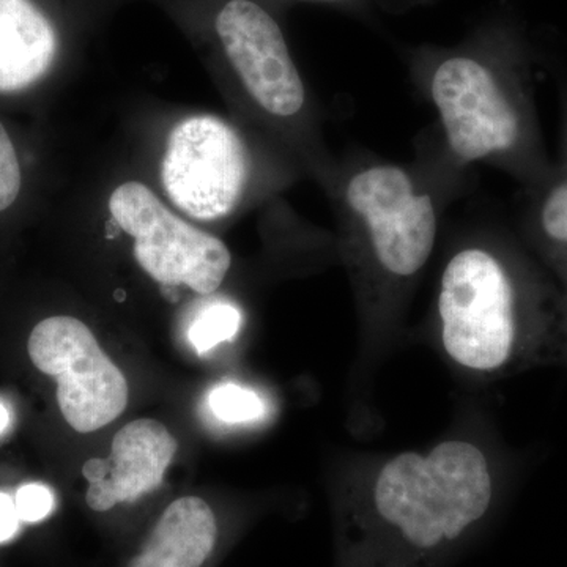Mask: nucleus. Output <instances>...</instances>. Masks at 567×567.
Here are the masks:
<instances>
[{
	"label": "nucleus",
	"mask_w": 567,
	"mask_h": 567,
	"mask_svg": "<svg viewBox=\"0 0 567 567\" xmlns=\"http://www.w3.org/2000/svg\"><path fill=\"white\" fill-rule=\"evenodd\" d=\"M522 230L550 268L567 260V167L555 163L543 182L524 189Z\"/></svg>",
	"instance_id": "obj_12"
},
{
	"label": "nucleus",
	"mask_w": 567,
	"mask_h": 567,
	"mask_svg": "<svg viewBox=\"0 0 567 567\" xmlns=\"http://www.w3.org/2000/svg\"><path fill=\"white\" fill-rule=\"evenodd\" d=\"M327 182L361 316L371 330H388L409 303L466 178L420 153L402 164L358 151L334 164Z\"/></svg>",
	"instance_id": "obj_3"
},
{
	"label": "nucleus",
	"mask_w": 567,
	"mask_h": 567,
	"mask_svg": "<svg viewBox=\"0 0 567 567\" xmlns=\"http://www.w3.org/2000/svg\"><path fill=\"white\" fill-rule=\"evenodd\" d=\"M215 32L252 106L278 125L301 126L308 91L275 14L259 0H226Z\"/></svg>",
	"instance_id": "obj_8"
},
{
	"label": "nucleus",
	"mask_w": 567,
	"mask_h": 567,
	"mask_svg": "<svg viewBox=\"0 0 567 567\" xmlns=\"http://www.w3.org/2000/svg\"><path fill=\"white\" fill-rule=\"evenodd\" d=\"M210 409L227 424L251 423L265 415L262 398L256 391L235 383L216 386L210 394Z\"/></svg>",
	"instance_id": "obj_14"
},
{
	"label": "nucleus",
	"mask_w": 567,
	"mask_h": 567,
	"mask_svg": "<svg viewBox=\"0 0 567 567\" xmlns=\"http://www.w3.org/2000/svg\"><path fill=\"white\" fill-rule=\"evenodd\" d=\"M303 2L324 3V6H333L352 11L353 14L371 17L377 11L398 13V11L427 6V3H432L434 0H303Z\"/></svg>",
	"instance_id": "obj_17"
},
{
	"label": "nucleus",
	"mask_w": 567,
	"mask_h": 567,
	"mask_svg": "<svg viewBox=\"0 0 567 567\" xmlns=\"http://www.w3.org/2000/svg\"><path fill=\"white\" fill-rule=\"evenodd\" d=\"M21 192V167L9 133L0 123V212L13 205Z\"/></svg>",
	"instance_id": "obj_15"
},
{
	"label": "nucleus",
	"mask_w": 567,
	"mask_h": 567,
	"mask_svg": "<svg viewBox=\"0 0 567 567\" xmlns=\"http://www.w3.org/2000/svg\"><path fill=\"white\" fill-rule=\"evenodd\" d=\"M177 447V440L159 421L141 417L126 424L112 439L110 457L85 462V503L104 514L140 502L162 486Z\"/></svg>",
	"instance_id": "obj_9"
},
{
	"label": "nucleus",
	"mask_w": 567,
	"mask_h": 567,
	"mask_svg": "<svg viewBox=\"0 0 567 567\" xmlns=\"http://www.w3.org/2000/svg\"><path fill=\"white\" fill-rule=\"evenodd\" d=\"M219 536L212 506L200 496H182L163 511L125 567H205Z\"/></svg>",
	"instance_id": "obj_10"
},
{
	"label": "nucleus",
	"mask_w": 567,
	"mask_h": 567,
	"mask_svg": "<svg viewBox=\"0 0 567 567\" xmlns=\"http://www.w3.org/2000/svg\"><path fill=\"white\" fill-rule=\"evenodd\" d=\"M10 425V412L6 405L0 404V434Z\"/></svg>",
	"instance_id": "obj_20"
},
{
	"label": "nucleus",
	"mask_w": 567,
	"mask_h": 567,
	"mask_svg": "<svg viewBox=\"0 0 567 567\" xmlns=\"http://www.w3.org/2000/svg\"><path fill=\"white\" fill-rule=\"evenodd\" d=\"M495 492L486 453L468 440L388 457L342 503L341 567H443L484 527Z\"/></svg>",
	"instance_id": "obj_2"
},
{
	"label": "nucleus",
	"mask_w": 567,
	"mask_h": 567,
	"mask_svg": "<svg viewBox=\"0 0 567 567\" xmlns=\"http://www.w3.org/2000/svg\"><path fill=\"white\" fill-rule=\"evenodd\" d=\"M110 212L117 226L133 238L137 264L155 281L210 295L229 274V248L219 238L183 221L142 183L118 186L112 193Z\"/></svg>",
	"instance_id": "obj_6"
},
{
	"label": "nucleus",
	"mask_w": 567,
	"mask_h": 567,
	"mask_svg": "<svg viewBox=\"0 0 567 567\" xmlns=\"http://www.w3.org/2000/svg\"><path fill=\"white\" fill-rule=\"evenodd\" d=\"M440 344L454 364L492 375L517 364L561 324L559 292L525 249L483 227L451 249L435 297Z\"/></svg>",
	"instance_id": "obj_4"
},
{
	"label": "nucleus",
	"mask_w": 567,
	"mask_h": 567,
	"mask_svg": "<svg viewBox=\"0 0 567 567\" xmlns=\"http://www.w3.org/2000/svg\"><path fill=\"white\" fill-rule=\"evenodd\" d=\"M14 503L22 522L37 524L54 509V494L43 484H25L17 492Z\"/></svg>",
	"instance_id": "obj_16"
},
{
	"label": "nucleus",
	"mask_w": 567,
	"mask_h": 567,
	"mask_svg": "<svg viewBox=\"0 0 567 567\" xmlns=\"http://www.w3.org/2000/svg\"><path fill=\"white\" fill-rule=\"evenodd\" d=\"M28 352L33 365L58 382L59 409L74 431L91 434L125 412L126 377L81 320H41L29 338Z\"/></svg>",
	"instance_id": "obj_7"
},
{
	"label": "nucleus",
	"mask_w": 567,
	"mask_h": 567,
	"mask_svg": "<svg viewBox=\"0 0 567 567\" xmlns=\"http://www.w3.org/2000/svg\"><path fill=\"white\" fill-rule=\"evenodd\" d=\"M21 522L13 496L0 492V544L17 536Z\"/></svg>",
	"instance_id": "obj_18"
},
{
	"label": "nucleus",
	"mask_w": 567,
	"mask_h": 567,
	"mask_svg": "<svg viewBox=\"0 0 567 567\" xmlns=\"http://www.w3.org/2000/svg\"><path fill=\"white\" fill-rule=\"evenodd\" d=\"M58 52L51 21L32 0H0V92L41 80Z\"/></svg>",
	"instance_id": "obj_11"
},
{
	"label": "nucleus",
	"mask_w": 567,
	"mask_h": 567,
	"mask_svg": "<svg viewBox=\"0 0 567 567\" xmlns=\"http://www.w3.org/2000/svg\"><path fill=\"white\" fill-rule=\"evenodd\" d=\"M254 163L244 137L213 115H194L174 126L162 164L164 192L192 218L230 215L251 188Z\"/></svg>",
	"instance_id": "obj_5"
},
{
	"label": "nucleus",
	"mask_w": 567,
	"mask_h": 567,
	"mask_svg": "<svg viewBox=\"0 0 567 567\" xmlns=\"http://www.w3.org/2000/svg\"><path fill=\"white\" fill-rule=\"evenodd\" d=\"M559 107H561V155L558 163L567 167V73H558Z\"/></svg>",
	"instance_id": "obj_19"
},
{
	"label": "nucleus",
	"mask_w": 567,
	"mask_h": 567,
	"mask_svg": "<svg viewBox=\"0 0 567 567\" xmlns=\"http://www.w3.org/2000/svg\"><path fill=\"white\" fill-rule=\"evenodd\" d=\"M405 62L436 114L417 152L464 178L473 166L495 167L522 189L550 175L555 162L536 106L537 51L520 18L492 14L456 44L409 48Z\"/></svg>",
	"instance_id": "obj_1"
},
{
	"label": "nucleus",
	"mask_w": 567,
	"mask_h": 567,
	"mask_svg": "<svg viewBox=\"0 0 567 567\" xmlns=\"http://www.w3.org/2000/svg\"><path fill=\"white\" fill-rule=\"evenodd\" d=\"M241 312L237 306L216 303L197 317L189 330V341L197 353H207L221 342L230 341L240 331Z\"/></svg>",
	"instance_id": "obj_13"
}]
</instances>
